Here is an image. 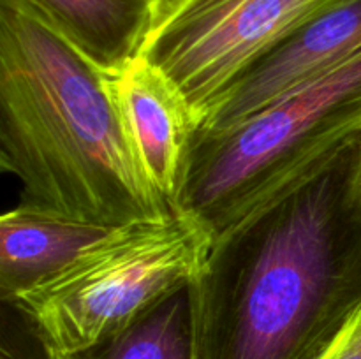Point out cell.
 Returning a JSON list of instances; mask_svg holds the SVG:
<instances>
[{"label":"cell","instance_id":"obj_1","mask_svg":"<svg viewBox=\"0 0 361 359\" xmlns=\"http://www.w3.org/2000/svg\"><path fill=\"white\" fill-rule=\"evenodd\" d=\"M360 141L215 239L192 284L194 359H319L361 296Z\"/></svg>","mask_w":361,"mask_h":359},{"label":"cell","instance_id":"obj_2","mask_svg":"<svg viewBox=\"0 0 361 359\" xmlns=\"http://www.w3.org/2000/svg\"><path fill=\"white\" fill-rule=\"evenodd\" d=\"M0 165L18 206L115 227L173 208L145 178L95 62L23 0H0Z\"/></svg>","mask_w":361,"mask_h":359},{"label":"cell","instance_id":"obj_3","mask_svg":"<svg viewBox=\"0 0 361 359\" xmlns=\"http://www.w3.org/2000/svg\"><path fill=\"white\" fill-rule=\"evenodd\" d=\"M360 139L361 53L226 132L196 134L175 206L204 218L217 239Z\"/></svg>","mask_w":361,"mask_h":359},{"label":"cell","instance_id":"obj_4","mask_svg":"<svg viewBox=\"0 0 361 359\" xmlns=\"http://www.w3.org/2000/svg\"><path fill=\"white\" fill-rule=\"evenodd\" d=\"M215 246L204 218L175 206L108 229L63 267L9 299L59 352L111 336L201 277Z\"/></svg>","mask_w":361,"mask_h":359},{"label":"cell","instance_id":"obj_5","mask_svg":"<svg viewBox=\"0 0 361 359\" xmlns=\"http://www.w3.org/2000/svg\"><path fill=\"white\" fill-rule=\"evenodd\" d=\"M335 0H180L155 14L141 46L176 84L200 129L254 63Z\"/></svg>","mask_w":361,"mask_h":359},{"label":"cell","instance_id":"obj_6","mask_svg":"<svg viewBox=\"0 0 361 359\" xmlns=\"http://www.w3.org/2000/svg\"><path fill=\"white\" fill-rule=\"evenodd\" d=\"M361 53V0H335L254 63L197 134H222Z\"/></svg>","mask_w":361,"mask_h":359},{"label":"cell","instance_id":"obj_7","mask_svg":"<svg viewBox=\"0 0 361 359\" xmlns=\"http://www.w3.org/2000/svg\"><path fill=\"white\" fill-rule=\"evenodd\" d=\"M109 84L145 178L173 208L200 132L192 108L176 84L141 53L109 67Z\"/></svg>","mask_w":361,"mask_h":359},{"label":"cell","instance_id":"obj_8","mask_svg":"<svg viewBox=\"0 0 361 359\" xmlns=\"http://www.w3.org/2000/svg\"><path fill=\"white\" fill-rule=\"evenodd\" d=\"M108 229L16 206L0 217V296L9 301L66 266Z\"/></svg>","mask_w":361,"mask_h":359},{"label":"cell","instance_id":"obj_9","mask_svg":"<svg viewBox=\"0 0 361 359\" xmlns=\"http://www.w3.org/2000/svg\"><path fill=\"white\" fill-rule=\"evenodd\" d=\"M95 62L118 65L141 51L154 0H23Z\"/></svg>","mask_w":361,"mask_h":359},{"label":"cell","instance_id":"obj_10","mask_svg":"<svg viewBox=\"0 0 361 359\" xmlns=\"http://www.w3.org/2000/svg\"><path fill=\"white\" fill-rule=\"evenodd\" d=\"M60 359H194L192 284L111 336Z\"/></svg>","mask_w":361,"mask_h":359},{"label":"cell","instance_id":"obj_11","mask_svg":"<svg viewBox=\"0 0 361 359\" xmlns=\"http://www.w3.org/2000/svg\"><path fill=\"white\" fill-rule=\"evenodd\" d=\"M0 359H60L39 327L9 301H2Z\"/></svg>","mask_w":361,"mask_h":359},{"label":"cell","instance_id":"obj_12","mask_svg":"<svg viewBox=\"0 0 361 359\" xmlns=\"http://www.w3.org/2000/svg\"><path fill=\"white\" fill-rule=\"evenodd\" d=\"M319 359H361V296Z\"/></svg>","mask_w":361,"mask_h":359},{"label":"cell","instance_id":"obj_13","mask_svg":"<svg viewBox=\"0 0 361 359\" xmlns=\"http://www.w3.org/2000/svg\"><path fill=\"white\" fill-rule=\"evenodd\" d=\"M353 196H355L356 204L361 210V143L358 150V158H356V168H355V178H353Z\"/></svg>","mask_w":361,"mask_h":359},{"label":"cell","instance_id":"obj_14","mask_svg":"<svg viewBox=\"0 0 361 359\" xmlns=\"http://www.w3.org/2000/svg\"><path fill=\"white\" fill-rule=\"evenodd\" d=\"M176 2H180V0H154V4H155V14L161 13V11H164V9H168V7L175 6Z\"/></svg>","mask_w":361,"mask_h":359}]
</instances>
